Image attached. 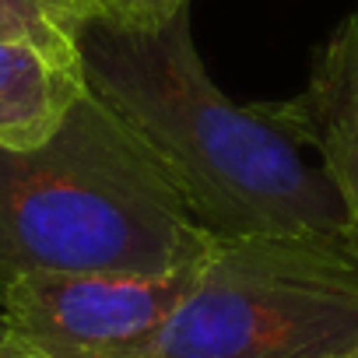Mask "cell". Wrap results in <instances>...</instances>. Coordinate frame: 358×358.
Segmentation results:
<instances>
[{
  "instance_id": "7a4b0ae2",
  "label": "cell",
  "mask_w": 358,
  "mask_h": 358,
  "mask_svg": "<svg viewBox=\"0 0 358 358\" xmlns=\"http://www.w3.org/2000/svg\"><path fill=\"white\" fill-rule=\"evenodd\" d=\"M211 246L92 92L43 148H0V295L32 274H169Z\"/></svg>"
},
{
  "instance_id": "3957f363",
  "label": "cell",
  "mask_w": 358,
  "mask_h": 358,
  "mask_svg": "<svg viewBox=\"0 0 358 358\" xmlns=\"http://www.w3.org/2000/svg\"><path fill=\"white\" fill-rule=\"evenodd\" d=\"M358 348V257L306 239H215L158 358H334Z\"/></svg>"
},
{
  "instance_id": "8fae6325",
  "label": "cell",
  "mask_w": 358,
  "mask_h": 358,
  "mask_svg": "<svg viewBox=\"0 0 358 358\" xmlns=\"http://www.w3.org/2000/svg\"><path fill=\"white\" fill-rule=\"evenodd\" d=\"M0 344H4V316H0Z\"/></svg>"
},
{
  "instance_id": "52a82bcc",
  "label": "cell",
  "mask_w": 358,
  "mask_h": 358,
  "mask_svg": "<svg viewBox=\"0 0 358 358\" xmlns=\"http://www.w3.org/2000/svg\"><path fill=\"white\" fill-rule=\"evenodd\" d=\"M85 15L74 0H0V36L36 39L57 50H78Z\"/></svg>"
},
{
  "instance_id": "ba28073f",
  "label": "cell",
  "mask_w": 358,
  "mask_h": 358,
  "mask_svg": "<svg viewBox=\"0 0 358 358\" xmlns=\"http://www.w3.org/2000/svg\"><path fill=\"white\" fill-rule=\"evenodd\" d=\"M85 18H99L123 29H155L190 8V0H74Z\"/></svg>"
},
{
  "instance_id": "5b68a950",
  "label": "cell",
  "mask_w": 358,
  "mask_h": 358,
  "mask_svg": "<svg viewBox=\"0 0 358 358\" xmlns=\"http://www.w3.org/2000/svg\"><path fill=\"white\" fill-rule=\"evenodd\" d=\"M264 116L292 141L316 151L351 222L358 250V15L316 53L309 85L285 102H260Z\"/></svg>"
},
{
  "instance_id": "8992f818",
  "label": "cell",
  "mask_w": 358,
  "mask_h": 358,
  "mask_svg": "<svg viewBox=\"0 0 358 358\" xmlns=\"http://www.w3.org/2000/svg\"><path fill=\"white\" fill-rule=\"evenodd\" d=\"M88 95L78 50L0 36V148H43Z\"/></svg>"
},
{
  "instance_id": "30bf717a",
  "label": "cell",
  "mask_w": 358,
  "mask_h": 358,
  "mask_svg": "<svg viewBox=\"0 0 358 358\" xmlns=\"http://www.w3.org/2000/svg\"><path fill=\"white\" fill-rule=\"evenodd\" d=\"M0 358H22V355H11V351H4V348H0Z\"/></svg>"
},
{
  "instance_id": "277c9868",
  "label": "cell",
  "mask_w": 358,
  "mask_h": 358,
  "mask_svg": "<svg viewBox=\"0 0 358 358\" xmlns=\"http://www.w3.org/2000/svg\"><path fill=\"white\" fill-rule=\"evenodd\" d=\"M197 264L169 274L18 278L0 295V348L22 358H158L162 330Z\"/></svg>"
},
{
  "instance_id": "9c48e42d",
  "label": "cell",
  "mask_w": 358,
  "mask_h": 358,
  "mask_svg": "<svg viewBox=\"0 0 358 358\" xmlns=\"http://www.w3.org/2000/svg\"><path fill=\"white\" fill-rule=\"evenodd\" d=\"M334 358H358V348H351V351H344V355H334Z\"/></svg>"
},
{
  "instance_id": "6da1fadb",
  "label": "cell",
  "mask_w": 358,
  "mask_h": 358,
  "mask_svg": "<svg viewBox=\"0 0 358 358\" xmlns=\"http://www.w3.org/2000/svg\"><path fill=\"white\" fill-rule=\"evenodd\" d=\"M78 60L88 92L141 141L204 232L306 239L358 257L323 165L260 106H239L211 81L190 8L155 29L85 18Z\"/></svg>"
}]
</instances>
